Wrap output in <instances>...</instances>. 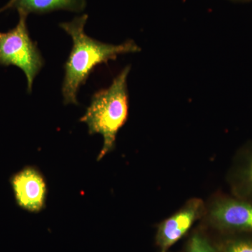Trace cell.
I'll return each instance as SVG.
<instances>
[{
    "mask_svg": "<svg viewBox=\"0 0 252 252\" xmlns=\"http://www.w3.org/2000/svg\"><path fill=\"white\" fill-rule=\"evenodd\" d=\"M88 18V14H83L69 22L60 23V27L72 37L73 41L72 51L64 66L65 74L62 94L64 104H79L77 94L79 89L85 84L97 65L116 60L119 55L141 51L133 40L114 45L100 42L88 36L84 31Z\"/></svg>",
    "mask_w": 252,
    "mask_h": 252,
    "instance_id": "1",
    "label": "cell"
},
{
    "mask_svg": "<svg viewBox=\"0 0 252 252\" xmlns=\"http://www.w3.org/2000/svg\"><path fill=\"white\" fill-rule=\"evenodd\" d=\"M130 66H126L113 80L107 89L94 94L90 105L81 118L89 127L90 135L99 134L104 143L97 161L112 152L119 130L126 124L128 116V92L127 79Z\"/></svg>",
    "mask_w": 252,
    "mask_h": 252,
    "instance_id": "2",
    "label": "cell"
},
{
    "mask_svg": "<svg viewBox=\"0 0 252 252\" xmlns=\"http://www.w3.org/2000/svg\"><path fill=\"white\" fill-rule=\"evenodd\" d=\"M19 21L16 27L6 32H0V65L16 66L27 78L28 92L32 91L33 82L40 72L44 61L37 45L32 40L28 32V15L18 12Z\"/></svg>",
    "mask_w": 252,
    "mask_h": 252,
    "instance_id": "3",
    "label": "cell"
},
{
    "mask_svg": "<svg viewBox=\"0 0 252 252\" xmlns=\"http://www.w3.org/2000/svg\"><path fill=\"white\" fill-rule=\"evenodd\" d=\"M10 182L18 206L32 213H38L45 208L47 185L37 168L24 167L13 175Z\"/></svg>",
    "mask_w": 252,
    "mask_h": 252,
    "instance_id": "4",
    "label": "cell"
},
{
    "mask_svg": "<svg viewBox=\"0 0 252 252\" xmlns=\"http://www.w3.org/2000/svg\"><path fill=\"white\" fill-rule=\"evenodd\" d=\"M211 218L221 229L252 234V201L240 197L221 199L212 208Z\"/></svg>",
    "mask_w": 252,
    "mask_h": 252,
    "instance_id": "5",
    "label": "cell"
},
{
    "mask_svg": "<svg viewBox=\"0 0 252 252\" xmlns=\"http://www.w3.org/2000/svg\"><path fill=\"white\" fill-rule=\"evenodd\" d=\"M202 208L201 200L194 199L180 212L162 222L157 235V243L160 252H166L189 231Z\"/></svg>",
    "mask_w": 252,
    "mask_h": 252,
    "instance_id": "6",
    "label": "cell"
},
{
    "mask_svg": "<svg viewBox=\"0 0 252 252\" xmlns=\"http://www.w3.org/2000/svg\"><path fill=\"white\" fill-rule=\"evenodd\" d=\"M9 2L11 9L27 15L46 14L59 10L79 13L86 6V0H9Z\"/></svg>",
    "mask_w": 252,
    "mask_h": 252,
    "instance_id": "7",
    "label": "cell"
},
{
    "mask_svg": "<svg viewBox=\"0 0 252 252\" xmlns=\"http://www.w3.org/2000/svg\"><path fill=\"white\" fill-rule=\"evenodd\" d=\"M243 157L235 172L233 186L240 198L252 201V144Z\"/></svg>",
    "mask_w": 252,
    "mask_h": 252,
    "instance_id": "8",
    "label": "cell"
},
{
    "mask_svg": "<svg viewBox=\"0 0 252 252\" xmlns=\"http://www.w3.org/2000/svg\"><path fill=\"white\" fill-rule=\"evenodd\" d=\"M220 252H252V238L238 237L227 240Z\"/></svg>",
    "mask_w": 252,
    "mask_h": 252,
    "instance_id": "9",
    "label": "cell"
},
{
    "mask_svg": "<svg viewBox=\"0 0 252 252\" xmlns=\"http://www.w3.org/2000/svg\"><path fill=\"white\" fill-rule=\"evenodd\" d=\"M187 252H218L208 240L199 234H195L189 242Z\"/></svg>",
    "mask_w": 252,
    "mask_h": 252,
    "instance_id": "10",
    "label": "cell"
},
{
    "mask_svg": "<svg viewBox=\"0 0 252 252\" xmlns=\"http://www.w3.org/2000/svg\"><path fill=\"white\" fill-rule=\"evenodd\" d=\"M9 9H11V6H10L9 2H8L7 4L5 5L4 6H3L2 8H1V9H0V14H1V13H2L3 11H6V10Z\"/></svg>",
    "mask_w": 252,
    "mask_h": 252,
    "instance_id": "11",
    "label": "cell"
},
{
    "mask_svg": "<svg viewBox=\"0 0 252 252\" xmlns=\"http://www.w3.org/2000/svg\"><path fill=\"white\" fill-rule=\"evenodd\" d=\"M235 1H250V0H235Z\"/></svg>",
    "mask_w": 252,
    "mask_h": 252,
    "instance_id": "12",
    "label": "cell"
}]
</instances>
